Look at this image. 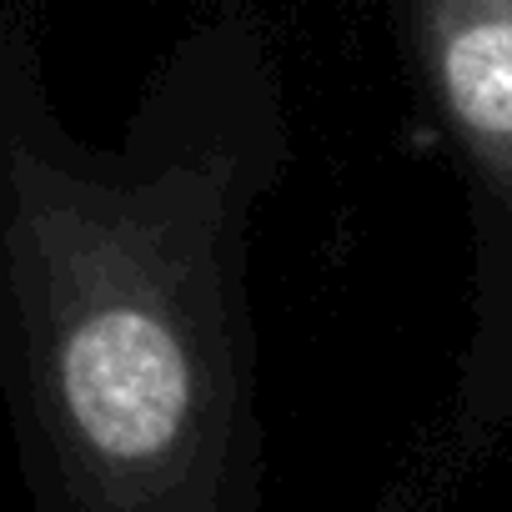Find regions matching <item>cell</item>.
<instances>
[{
    "instance_id": "cell-1",
    "label": "cell",
    "mask_w": 512,
    "mask_h": 512,
    "mask_svg": "<svg viewBox=\"0 0 512 512\" xmlns=\"http://www.w3.org/2000/svg\"><path fill=\"white\" fill-rule=\"evenodd\" d=\"M292 156L282 66L241 11L191 26L126 136L56 111L0 0V382L66 512H226L251 437V236Z\"/></svg>"
},
{
    "instance_id": "cell-2",
    "label": "cell",
    "mask_w": 512,
    "mask_h": 512,
    "mask_svg": "<svg viewBox=\"0 0 512 512\" xmlns=\"http://www.w3.org/2000/svg\"><path fill=\"white\" fill-rule=\"evenodd\" d=\"M412 66L512 256V0H397Z\"/></svg>"
}]
</instances>
